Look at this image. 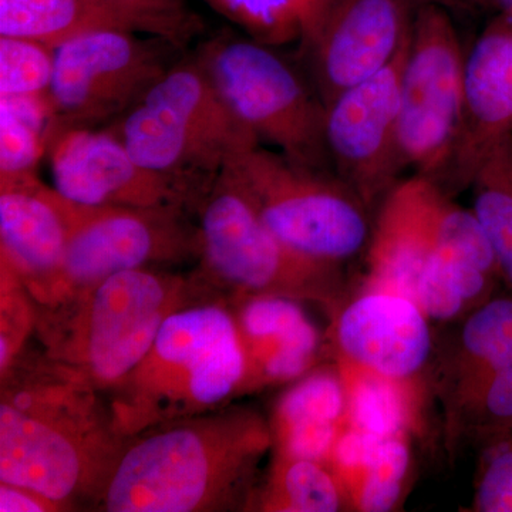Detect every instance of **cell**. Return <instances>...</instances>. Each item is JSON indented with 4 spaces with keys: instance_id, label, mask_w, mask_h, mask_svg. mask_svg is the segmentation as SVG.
I'll return each mask as SVG.
<instances>
[{
    "instance_id": "ffe728a7",
    "label": "cell",
    "mask_w": 512,
    "mask_h": 512,
    "mask_svg": "<svg viewBox=\"0 0 512 512\" xmlns=\"http://www.w3.org/2000/svg\"><path fill=\"white\" fill-rule=\"evenodd\" d=\"M101 30L151 36L141 20L103 0H0V36L36 40L55 49Z\"/></svg>"
},
{
    "instance_id": "83f0119b",
    "label": "cell",
    "mask_w": 512,
    "mask_h": 512,
    "mask_svg": "<svg viewBox=\"0 0 512 512\" xmlns=\"http://www.w3.org/2000/svg\"><path fill=\"white\" fill-rule=\"evenodd\" d=\"M407 436L387 437L375 458L353 488L349 503L357 511L387 512L400 504L412 470V450Z\"/></svg>"
},
{
    "instance_id": "52a82bcc",
    "label": "cell",
    "mask_w": 512,
    "mask_h": 512,
    "mask_svg": "<svg viewBox=\"0 0 512 512\" xmlns=\"http://www.w3.org/2000/svg\"><path fill=\"white\" fill-rule=\"evenodd\" d=\"M221 99L259 144L293 163L333 171L326 106L305 72L251 37H211L194 53ZM335 173V171H333Z\"/></svg>"
},
{
    "instance_id": "4dcf8cb0",
    "label": "cell",
    "mask_w": 512,
    "mask_h": 512,
    "mask_svg": "<svg viewBox=\"0 0 512 512\" xmlns=\"http://www.w3.org/2000/svg\"><path fill=\"white\" fill-rule=\"evenodd\" d=\"M471 511L512 512V430L481 447Z\"/></svg>"
},
{
    "instance_id": "603a6c76",
    "label": "cell",
    "mask_w": 512,
    "mask_h": 512,
    "mask_svg": "<svg viewBox=\"0 0 512 512\" xmlns=\"http://www.w3.org/2000/svg\"><path fill=\"white\" fill-rule=\"evenodd\" d=\"M470 190L471 210L493 248L503 284L512 291V136L485 157Z\"/></svg>"
},
{
    "instance_id": "d4e9b609",
    "label": "cell",
    "mask_w": 512,
    "mask_h": 512,
    "mask_svg": "<svg viewBox=\"0 0 512 512\" xmlns=\"http://www.w3.org/2000/svg\"><path fill=\"white\" fill-rule=\"evenodd\" d=\"M255 42L272 47L301 42L329 0H202Z\"/></svg>"
},
{
    "instance_id": "f1b7e54d",
    "label": "cell",
    "mask_w": 512,
    "mask_h": 512,
    "mask_svg": "<svg viewBox=\"0 0 512 512\" xmlns=\"http://www.w3.org/2000/svg\"><path fill=\"white\" fill-rule=\"evenodd\" d=\"M53 70V47L0 36V97H49Z\"/></svg>"
},
{
    "instance_id": "d6986e66",
    "label": "cell",
    "mask_w": 512,
    "mask_h": 512,
    "mask_svg": "<svg viewBox=\"0 0 512 512\" xmlns=\"http://www.w3.org/2000/svg\"><path fill=\"white\" fill-rule=\"evenodd\" d=\"M512 366V291L495 293L464 318L453 348L439 360L446 419L488 377Z\"/></svg>"
},
{
    "instance_id": "cb8c5ba5",
    "label": "cell",
    "mask_w": 512,
    "mask_h": 512,
    "mask_svg": "<svg viewBox=\"0 0 512 512\" xmlns=\"http://www.w3.org/2000/svg\"><path fill=\"white\" fill-rule=\"evenodd\" d=\"M52 120L49 97H0V187L37 177Z\"/></svg>"
},
{
    "instance_id": "2e32d148",
    "label": "cell",
    "mask_w": 512,
    "mask_h": 512,
    "mask_svg": "<svg viewBox=\"0 0 512 512\" xmlns=\"http://www.w3.org/2000/svg\"><path fill=\"white\" fill-rule=\"evenodd\" d=\"M430 323L412 299L363 289L333 311V343L340 362L416 383L436 352Z\"/></svg>"
},
{
    "instance_id": "277c9868",
    "label": "cell",
    "mask_w": 512,
    "mask_h": 512,
    "mask_svg": "<svg viewBox=\"0 0 512 512\" xmlns=\"http://www.w3.org/2000/svg\"><path fill=\"white\" fill-rule=\"evenodd\" d=\"M247 357L234 312L202 298L171 313L156 342L107 403L121 439L211 412L244 394Z\"/></svg>"
},
{
    "instance_id": "44dd1931",
    "label": "cell",
    "mask_w": 512,
    "mask_h": 512,
    "mask_svg": "<svg viewBox=\"0 0 512 512\" xmlns=\"http://www.w3.org/2000/svg\"><path fill=\"white\" fill-rule=\"evenodd\" d=\"M348 393L345 423L375 436H407L416 424L414 383L389 379L338 360Z\"/></svg>"
},
{
    "instance_id": "1f68e13d",
    "label": "cell",
    "mask_w": 512,
    "mask_h": 512,
    "mask_svg": "<svg viewBox=\"0 0 512 512\" xmlns=\"http://www.w3.org/2000/svg\"><path fill=\"white\" fill-rule=\"evenodd\" d=\"M144 23L151 36L161 37L185 50L201 30V22L192 15L185 0H103Z\"/></svg>"
},
{
    "instance_id": "d590c367",
    "label": "cell",
    "mask_w": 512,
    "mask_h": 512,
    "mask_svg": "<svg viewBox=\"0 0 512 512\" xmlns=\"http://www.w3.org/2000/svg\"><path fill=\"white\" fill-rule=\"evenodd\" d=\"M494 3L500 6L501 13H505V15L512 18V0H494Z\"/></svg>"
},
{
    "instance_id": "5bb4252c",
    "label": "cell",
    "mask_w": 512,
    "mask_h": 512,
    "mask_svg": "<svg viewBox=\"0 0 512 512\" xmlns=\"http://www.w3.org/2000/svg\"><path fill=\"white\" fill-rule=\"evenodd\" d=\"M46 154L53 188L76 204L180 205L191 211L173 185L134 160L110 126L63 127L52 123L47 131Z\"/></svg>"
},
{
    "instance_id": "d6a6232c",
    "label": "cell",
    "mask_w": 512,
    "mask_h": 512,
    "mask_svg": "<svg viewBox=\"0 0 512 512\" xmlns=\"http://www.w3.org/2000/svg\"><path fill=\"white\" fill-rule=\"evenodd\" d=\"M343 424L345 423L303 421L272 430L274 453L296 460L328 463Z\"/></svg>"
},
{
    "instance_id": "3957f363",
    "label": "cell",
    "mask_w": 512,
    "mask_h": 512,
    "mask_svg": "<svg viewBox=\"0 0 512 512\" xmlns=\"http://www.w3.org/2000/svg\"><path fill=\"white\" fill-rule=\"evenodd\" d=\"M202 298L192 275L131 269L55 306H35V332L49 359L106 396L144 359L165 319Z\"/></svg>"
},
{
    "instance_id": "9a60e30c",
    "label": "cell",
    "mask_w": 512,
    "mask_h": 512,
    "mask_svg": "<svg viewBox=\"0 0 512 512\" xmlns=\"http://www.w3.org/2000/svg\"><path fill=\"white\" fill-rule=\"evenodd\" d=\"M512 136V18L491 20L464 60L460 127L437 185L456 197L470 190L481 163Z\"/></svg>"
},
{
    "instance_id": "4fadbf2b",
    "label": "cell",
    "mask_w": 512,
    "mask_h": 512,
    "mask_svg": "<svg viewBox=\"0 0 512 512\" xmlns=\"http://www.w3.org/2000/svg\"><path fill=\"white\" fill-rule=\"evenodd\" d=\"M416 10L413 0H329L299 42L305 74L325 106L396 60Z\"/></svg>"
},
{
    "instance_id": "836d02e7",
    "label": "cell",
    "mask_w": 512,
    "mask_h": 512,
    "mask_svg": "<svg viewBox=\"0 0 512 512\" xmlns=\"http://www.w3.org/2000/svg\"><path fill=\"white\" fill-rule=\"evenodd\" d=\"M0 511L2 512H57L62 505L45 495L20 485L0 483Z\"/></svg>"
},
{
    "instance_id": "30bf717a",
    "label": "cell",
    "mask_w": 512,
    "mask_h": 512,
    "mask_svg": "<svg viewBox=\"0 0 512 512\" xmlns=\"http://www.w3.org/2000/svg\"><path fill=\"white\" fill-rule=\"evenodd\" d=\"M124 30L87 33L55 47L53 124L106 127L127 113L184 49Z\"/></svg>"
},
{
    "instance_id": "ac0fdd59",
    "label": "cell",
    "mask_w": 512,
    "mask_h": 512,
    "mask_svg": "<svg viewBox=\"0 0 512 512\" xmlns=\"http://www.w3.org/2000/svg\"><path fill=\"white\" fill-rule=\"evenodd\" d=\"M63 197L39 178L0 187V251L33 302L55 281L66 254Z\"/></svg>"
},
{
    "instance_id": "7c38bea8",
    "label": "cell",
    "mask_w": 512,
    "mask_h": 512,
    "mask_svg": "<svg viewBox=\"0 0 512 512\" xmlns=\"http://www.w3.org/2000/svg\"><path fill=\"white\" fill-rule=\"evenodd\" d=\"M409 42L382 72L326 104V146L333 171L369 210L382 204L406 170L399 146V107Z\"/></svg>"
},
{
    "instance_id": "e0dca14e",
    "label": "cell",
    "mask_w": 512,
    "mask_h": 512,
    "mask_svg": "<svg viewBox=\"0 0 512 512\" xmlns=\"http://www.w3.org/2000/svg\"><path fill=\"white\" fill-rule=\"evenodd\" d=\"M247 357L245 390L295 382L316 366L320 333L288 296H247L229 303Z\"/></svg>"
},
{
    "instance_id": "ba28073f",
    "label": "cell",
    "mask_w": 512,
    "mask_h": 512,
    "mask_svg": "<svg viewBox=\"0 0 512 512\" xmlns=\"http://www.w3.org/2000/svg\"><path fill=\"white\" fill-rule=\"evenodd\" d=\"M266 227L286 247L320 264L342 266L369 245V208L338 174L293 163L262 146L229 160Z\"/></svg>"
},
{
    "instance_id": "5b68a950",
    "label": "cell",
    "mask_w": 512,
    "mask_h": 512,
    "mask_svg": "<svg viewBox=\"0 0 512 512\" xmlns=\"http://www.w3.org/2000/svg\"><path fill=\"white\" fill-rule=\"evenodd\" d=\"M110 127L141 167L183 195L192 214L232 157L261 146L221 99L194 53L181 56Z\"/></svg>"
},
{
    "instance_id": "8fae6325",
    "label": "cell",
    "mask_w": 512,
    "mask_h": 512,
    "mask_svg": "<svg viewBox=\"0 0 512 512\" xmlns=\"http://www.w3.org/2000/svg\"><path fill=\"white\" fill-rule=\"evenodd\" d=\"M466 55L450 13L419 6L400 80L399 146L406 170L437 183L456 144Z\"/></svg>"
},
{
    "instance_id": "7a4b0ae2",
    "label": "cell",
    "mask_w": 512,
    "mask_h": 512,
    "mask_svg": "<svg viewBox=\"0 0 512 512\" xmlns=\"http://www.w3.org/2000/svg\"><path fill=\"white\" fill-rule=\"evenodd\" d=\"M16 357L2 376L0 483L72 511L90 505L123 439L104 394L45 353Z\"/></svg>"
},
{
    "instance_id": "f546056e",
    "label": "cell",
    "mask_w": 512,
    "mask_h": 512,
    "mask_svg": "<svg viewBox=\"0 0 512 512\" xmlns=\"http://www.w3.org/2000/svg\"><path fill=\"white\" fill-rule=\"evenodd\" d=\"M2 326H0V376L8 372L26 348L35 330L36 308L16 272L2 261Z\"/></svg>"
},
{
    "instance_id": "7402d4cb",
    "label": "cell",
    "mask_w": 512,
    "mask_h": 512,
    "mask_svg": "<svg viewBox=\"0 0 512 512\" xmlns=\"http://www.w3.org/2000/svg\"><path fill=\"white\" fill-rule=\"evenodd\" d=\"M345 505L338 478L326 463L275 454L269 476L256 487L249 510L336 512Z\"/></svg>"
},
{
    "instance_id": "8992f818",
    "label": "cell",
    "mask_w": 512,
    "mask_h": 512,
    "mask_svg": "<svg viewBox=\"0 0 512 512\" xmlns=\"http://www.w3.org/2000/svg\"><path fill=\"white\" fill-rule=\"evenodd\" d=\"M195 215L201 251L192 276L204 295L228 303L247 296H288L320 303L330 312L343 302L339 266L320 264L286 247L227 168Z\"/></svg>"
},
{
    "instance_id": "e575fe53",
    "label": "cell",
    "mask_w": 512,
    "mask_h": 512,
    "mask_svg": "<svg viewBox=\"0 0 512 512\" xmlns=\"http://www.w3.org/2000/svg\"><path fill=\"white\" fill-rule=\"evenodd\" d=\"M414 5L419 6H437L447 10L448 13H473L477 10L488 8L494 0H413Z\"/></svg>"
},
{
    "instance_id": "9c48e42d",
    "label": "cell",
    "mask_w": 512,
    "mask_h": 512,
    "mask_svg": "<svg viewBox=\"0 0 512 512\" xmlns=\"http://www.w3.org/2000/svg\"><path fill=\"white\" fill-rule=\"evenodd\" d=\"M66 254L45 295L35 303L49 308L74 293L120 272L165 268L198 261L200 228L180 205L89 207L66 200Z\"/></svg>"
},
{
    "instance_id": "4316f807",
    "label": "cell",
    "mask_w": 512,
    "mask_h": 512,
    "mask_svg": "<svg viewBox=\"0 0 512 512\" xmlns=\"http://www.w3.org/2000/svg\"><path fill=\"white\" fill-rule=\"evenodd\" d=\"M450 439L460 434L483 447L512 430V366L478 384L448 417Z\"/></svg>"
},
{
    "instance_id": "484cf974",
    "label": "cell",
    "mask_w": 512,
    "mask_h": 512,
    "mask_svg": "<svg viewBox=\"0 0 512 512\" xmlns=\"http://www.w3.org/2000/svg\"><path fill=\"white\" fill-rule=\"evenodd\" d=\"M348 393L339 366L313 367L276 403L272 416V430L303 421H330L345 423Z\"/></svg>"
},
{
    "instance_id": "6da1fadb",
    "label": "cell",
    "mask_w": 512,
    "mask_h": 512,
    "mask_svg": "<svg viewBox=\"0 0 512 512\" xmlns=\"http://www.w3.org/2000/svg\"><path fill=\"white\" fill-rule=\"evenodd\" d=\"M274 450L271 421L227 406L158 424L123 440L93 501L104 512H222L251 507Z\"/></svg>"
}]
</instances>
